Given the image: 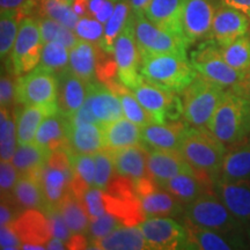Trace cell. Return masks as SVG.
Instances as JSON below:
<instances>
[{"mask_svg":"<svg viewBox=\"0 0 250 250\" xmlns=\"http://www.w3.org/2000/svg\"><path fill=\"white\" fill-rule=\"evenodd\" d=\"M139 52V72L144 80L167 92L183 93L198 76L187 55Z\"/></svg>","mask_w":250,"mask_h":250,"instance_id":"cell-1","label":"cell"},{"mask_svg":"<svg viewBox=\"0 0 250 250\" xmlns=\"http://www.w3.org/2000/svg\"><path fill=\"white\" fill-rule=\"evenodd\" d=\"M206 129L226 146H233L250 136V99L227 89Z\"/></svg>","mask_w":250,"mask_h":250,"instance_id":"cell-2","label":"cell"},{"mask_svg":"<svg viewBox=\"0 0 250 250\" xmlns=\"http://www.w3.org/2000/svg\"><path fill=\"white\" fill-rule=\"evenodd\" d=\"M227 146L206 127L190 126L182 140L180 153L188 164L203 176L215 182L227 153Z\"/></svg>","mask_w":250,"mask_h":250,"instance_id":"cell-3","label":"cell"},{"mask_svg":"<svg viewBox=\"0 0 250 250\" xmlns=\"http://www.w3.org/2000/svg\"><path fill=\"white\" fill-rule=\"evenodd\" d=\"M226 88L201 74L183 90V118L190 126L206 127Z\"/></svg>","mask_w":250,"mask_h":250,"instance_id":"cell-4","label":"cell"},{"mask_svg":"<svg viewBox=\"0 0 250 250\" xmlns=\"http://www.w3.org/2000/svg\"><path fill=\"white\" fill-rule=\"evenodd\" d=\"M184 224L219 232L243 230L240 223L226 205L221 202L214 190L208 191L184 206Z\"/></svg>","mask_w":250,"mask_h":250,"instance_id":"cell-5","label":"cell"},{"mask_svg":"<svg viewBox=\"0 0 250 250\" xmlns=\"http://www.w3.org/2000/svg\"><path fill=\"white\" fill-rule=\"evenodd\" d=\"M190 62L201 76L226 89L237 90L246 73L236 71L225 62L220 46L213 40L203 43L191 54Z\"/></svg>","mask_w":250,"mask_h":250,"instance_id":"cell-6","label":"cell"},{"mask_svg":"<svg viewBox=\"0 0 250 250\" xmlns=\"http://www.w3.org/2000/svg\"><path fill=\"white\" fill-rule=\"evenodd\" d=\"M43 45L37 18L24 17L9 55L12 74L21 77L39 66Z\"/></svg>","mask_w":250,"mask_h":250,"instance_id":"cell-7","label":"cell"},{"mask_svg":"<svg viewBox=\"0 0 250 250\" xmlns=\"http://www.w3.org/2000/svg\"><path fill=\"white\" fill-rule=\"evenodd\" d=\"M132 15L139 51L148 54L187 55L188 44L182 37L158 27L149 21L144 13L132 12Z\"/></svg>","mask_w":250,"mask_h":250,"instance_id":"cell-8","label":"cell"},{"mask_svg":"<svg viewBox=\"0 0 250 250\" xmlns=\"http://www.w3.org/2000/svg\"><path fill=\"white\" fill-rule=\"evenodd\" d=\"M131 92L149 112L154 123L175 122L181 115L183 116V101L175 93L159 88L144 79Z\"/></svg>","mask_w":250,"mask_h":250,"instance_id":"cell-9","label":"cell"},{"mask_svg":"<svg viewBox=\"0 0 250 250\" xmlns=\"http://www.w3.org/2000/svg\"><path fill=\"white\" fill-rule=\"evenodd\" d=\"M114 56L121 83L129 89L139 85L144 78L139 72L140 52L134 33L132 12L127 23L115 41Z\"/></svg>","mask_w":250,"mask_h":250,"instance_id":"cell-10","label":"cell"},{"mask_svg":"<svg viewBox=\"0 0 250 250\" xmlns=\"http://www.w3.org/2000/svg\"><path fill=\"white\" fill-rule=\"evenodd\" d=\"M57 92V76L40 66L17 80V102L21 105L54 104Z\"/></svg>","mask_w":250,"mask_h":250,"instance_id":"cell-11","label":"cell"},{"mask_svg":"<svg viewBox=\"0 0 250 250\" xmlns=\"http://www.w3.org/2000/svg\"><path fill=\"white\" fill-rule=\"evenodd\" d=\"M140 208L146 218L149 217H180L184 213V205L175 197L162 189L151 177L134 182Z\"/></svg>","mask_w":250,"mask_h":250,"instance_id":"cell-12","label":"cell"},{"mask_svg":"<svg viewBox=\"0 0 250 250\" xmlns=\"http://www.w3.org/2000/svg\"><path fill=\"white\" fill-rule=\"evenodd\" d=\"M148 249H184L187 242L186 227L169 217H149L139 225Z\"/></svg>","mask_w":250,"mask_h":250,"instance_id":"cell-13","label":"cell"},{"mask_svg":"<svg viewBox=\"0 0 250 250\" xmlns=\"http://www.w3.org/2000/svg\"><path fill=\"white\" fill-rule=\"evenodd\" d=\"M214 14L215 9L211 0H186L182 30L188 45L211 36Z\"/></svg>","mask_w":250,"mask_h":250,"instance_id":"cell-14","label":"cell"},{"mask_svg":"<svg viewBox=\"0 0 250 250\" xmlns=\"http://www.w3.org/2000/svg\"><path fill=\"white\" fill-rule=\"evenodd\" d=\"M187 230V242L184 249L199 250H230L247 247L242 230L219 232L184 224Z\"/></svg>","mask_w":250,"mask_h":250,"instance_id":"cell-15","label":"cell"},{"mask_svg":"<svg viewBox=\"0 0 250 250\" xmlns=\"http://www.w3.org/2000/svg\"><path fill=\"white\" fill-rule=\"evenodd\" d=\"M213 190L243 227L250 226V181L218 179Z\"/></svg>","mask_w":250,"mask_h":250,"instance_id":"cell-16","label":"cell"},{"mask_svg":"<svg viewBox=\"0 0 250 250\" xmlns=\"http://www.w3.org/2000/svg\"><path fill=\"white\" fill-rule=\"evenodd\" d=\"M249 19L248 15L239 9L227 5L221 6L215 11L210 37L219 46L229 44L248 34Z\"/></svg>","mask_w":250,"mask_h":250,"instance_id":"cell-17","label":"cell"},{"mask_svg":"<svg viewBox=\"0 0 250 250\" xmlns=\"http://www.w3.org/2000/svg\"><path fill=\"white\" fill-rule=\"evenodd\" d=\"M196 171L181 154L180 151L148 148L147 174L159 187L176 176V175Z\"/></svg>","mask_w":250,"mask_h":250,"instance_id":"cell-18","label":"cell"},{"mask_svg":"<svg viewBox=\"0 0 250 250\" xmlns=\"http://www.w3.org/2000/svg\"><path fill=\"white\" fill-rule=\"evenodd\" d=\"M57 81V104L59 112L64 116L71 117L86 101L92 83H87L76 76L70 68L58 73Z\"/></svg>","mask_w":250,"mask_h":250,"instance_id":"cell-19","label":"cell"},{"mask_svg":"<svg viewBox=\"0 0 250 250\" xmlns=\"http://www.w3.org/2000/svg\"><path fill=\"white\" fill-rule=\"evenodd\" d=\"M110 151V149H109ZM111 152L114 161L115 173L117 176H123L133 182L145 179L147 174L148 148L145 145L127 146V147L114 149Z\"/></svg>","mask_w":250,"mask_h":250,"instance_id":"cell-20","label":"cell"},{"mask_svg":"<svg viewBox=\"0 0 250 250\" xmlns=\"http://www.w3.org/2000/svg\"><path fill=\"white\" fill-rule=\"evenodd\" d=\"M22 245L36 243L46 245L51 239V225L44 212L37 208L24 210L12 224Z\"/></svg>","mask_w":250,"mask_h":250,"instance_id":"cell-21","label":"cell"},{"mask_svg":"<svg viewBox=\"0 0 250 250\" xmlns=\"http://www.w3.org/2000/svg\"><path fill=\"white\" fill-rule=\"evenodd\" d=\"M188 129L189 126L181 122L152 123L142 127V142L147 148L180 151Z\"/></svg>","mask_w":250,"mask_h":250,"instance_id":"cell-22","label":"cell"},{"mask_svg":"<svg viewBox=\"0 0 250 250\" xmlns=\"http://www.w3.org/2000/svg\"><path fill=\"white\" fill-rule=\"evenodd\" d=\"M184 4L186 0H151L143 13L158 27L184 39L182 30Z\"/></svg>","mask_w":250,"mask_h":250,"instance_id":"cell-23","label":"cell"},{"mask_svg":"<svg viewBox=\"0 0 250 250\" xmlns=\"http://www.w3.org/2000/svg\"><path fill=\"white\" fill-rule=\"evenodd\" d=\"M103 52L104 50L96 43L79 39L77 44L70 49L68 68L87 83H94L98 77V68Z\"/></svg>","mask_w":250,"mask_h":250,"instance_id":"cell-24","label":"cell"},{"mask_svg":"<svg viewBox=\"0 0 250 250\" xmlns=\"http://www.w3.org/2000/svg\"><path fill=\"white\" fill-rule=\"evenodd\" d=\"M214 182L197 171H188L176 175L161 188L171 193L177 201L186 206L202 196L213 190Z\"/></svg>","mask_w":250,"mask_h":250,"instance_id":"cell-25","label":"cell"},{"mask_svg":"<svg viewBox=\"0 0 250 250\" xmlns=\"http://www.w3.org/2000/svg\"><path fill=\"white\" fill-rule=\"evenodd\" d=\"M87 101L96 121L101 125L111 123L124 117L120 98L108 86L98 85L96 83H90Z\"/></svg>","mask_w":250,"mask_h":250,"instance_id":"cell-26","label":"cell"},{"mask_svg":"<svg viewBox=\"0 0 250 250\" xmlns=\"http://www.w3.org/2000/svg\"><path fill=\"white\" fill-rule=\"evenodd\" d=\"M104 148V137H103L101 124H70L67 149L71 153L73 154H95L96 152Z\"/></svg>","mask_w":250,"mask_h":250,"instance_id":"cell-27","label":"cell"},{"mask_svg":"<svg viewBox=\"0 0 250 250\" xmlns=\"http://www.w3.org/2000/svg\"><path fill=\"white\" fill-rule=\"evenodd\" d=\"M35 174L42 186L46 208H57L62 199L71 191L73 170H62L45 165L42 170Z\"/></svg>","mask_w":250,"mask_h":250,"instance_id":"cell-28","label":"cell"},{"mask_svg":"<svg viewBox=\"0 0 250 250\" xmlns=\"http://www.w3.org/2000/svg\"><path fill=\"white\" fill-rule=\"evenodd\" d=\"M70 121L61 112L45 117L37 130L34 143L52 152L58 148H67Z\"/></svg>","mask_w":250,"mask_h":250,"instance_id":"cell-29","label":"cell"},{"mask_svg":"<svg viewBox=\"0 0 250 250\" xmlns=\"http://www.w3.org/2000/svg\"><path fill=\"white\" fill-rule=\"evenodd\" d=\"M89 249L143 250L148 249L139 226H120L102 239L89 241Z\"/></svg>","mask_w":250,"mask_h":250,"instance_id":"cell-30","label":"cell"},{"mask_svg":"<svg viewBox=\"0 0 250 250\" xmlns=\"http://www.w3.org/2000/svg\"><path fill=\"white\" fill-rule=\"evenodd\" d=\"M58 104L23 105L15 112L17 116V133L19 144H31L35 140L37 130L45 117L57 114Z\"/></svg>","mask_w":250,"mask_h":250,"instance_id":"cell-31","label":"cell"},{"mask_svg":"<svg viewBox=\"0 0 250 250\" xmlns=\"http://www.w3.org/2000/svg\"><path fill=\"white\" fill-rule=\"evenodd\" d=\"M219 179L250 181V136L230 146L225 156Z\"/></svg>","mask_w":250,"mask_h":250,"instance_id":"cell-32","label":"cell"},{"mask_svg":"<svg viewBox=\"0 0 250 250\" xmlns=\"http://www.w3.org/2000/svg\"><path fill=\"white\" fill-rule=\"evenodd\" d=\"M102 129L105 149L114 151L138 145L142 142V127L126 117L102 125Z\"/></svg>","mask_w":250,"mask_h":250,"instance_id":"cell-33","label":"cell"},{"mask_svg":"<svg viewBox=\"0 0 250 250\" xmlns=\"http://www.w3.org/2000/svg\"><path fill=\"white\" fill-rule=\"evenodd\" d=\"M12 197L22 211L30 208L44 211L46 208L42 186L36 174H21L12 191Z\"/></svg>","mask_w":250,"mask_h":250,"instance_id":"cell-34","label":"cell"},{"mask_svg":"<svg viewBox=\"0 0 250 250\" xmlns=\"http://www.w3.org/2000/svg\"><path fill=\"white\" fill-rule=\"evenodd\" d=\"M72 234H87L90 225V218L83 205V199L72 192L67 193L57 206Z\"/></svg>","mask_w":250,"mask_h":250,"instance_id":"cell-35","label":"cell"},{"mask_svg":"<svg viewBox=\"0 0 250 250\" xmlns=\"http://www.w3.org/2000/svg\"><path fill=\"white\" fill-rule=\"evenodd\" d=\"M50 153L35 143L19 144L11 161L20 174H35L46 165Z\"/></svg>","mask_w":250,"mask_h":250,"instance_id":"cell-36","label":"cell"},{"mask_svg":"<svg viewBox=\"0 0 250 250\" xmlns=\"http://www.w3.org/2000/svg\"><path fill=\"white\" fill-rule=\"evenodd\" d=\"M71 153V152H70ZM72 176L71 190L78 198H83L89 188L94 187L95 180V159L94 154H73L71 153Z\"/></svg>","mask_w":250,"mask_h":250,"instance_id":"cell-37","label":"cell"},{"mask_svg":"<svg viewBox=\"0 0 250 250\" xmlns=\"http://www.w3.org/2000/svg\"><path fill=\"white\" fill-rule=\"evenodd\" d=\"M108 87L111 90H114V92L117 94L118 98H120L122 102V107H123L124 117H126L127 120H130L131 122H133V123L139 125L140 127L147 126V125L154 123L153 117L149 115V112L140 104L138 100L136 99V96L133 95V93L131 92V89L125 87L122 83H108Z\"/></svg>","mask_w":250,"mask_h":250,"instance_id":"cell-38","label":"cell"},{"mask_svg":"<svg viewBox=\"0 0 250 250\" xmlns=\"http://www.w3.org/2000/svg\"><path fill=\"white\" fill-rule=\"evenodd\" d=\"M35 13L39 17H46L58 21L65 27L74 30L80 17L74 12L72 2L62 0H36Z\"/></svg>","mask_w":250,"mask_h":250,"instance_id":"cell-39","label":"cell"},{"mask_svg":"<svg viewBox=\"0 0 250 250\" xmlns=\"http://www.w3.org/2000/svg\"><path fill=\"white\" fill-rule=\"evenodd\" d=\"M130 11L131 7L129 0H120L115 6L114 13L104 24V34H103L101 42L99 44L104 51L109 54L114 52L115 41L129 21L131 15Z\"/></svg>","mask_w":250,"mask_h":250,"instance_id":"cell-40","label":"cell"},{"mask_svg":"<svg viewBox=\"0 0 250 250\" xmlns=\"http://www.w3.org/2000/svg\"><path fill=\"white\" fill-rule=\"evenodd\" d=\"M17 116L11 109L1 107L0 110V156L1 161H11L17 151Z\"/></svg>","mask_w":250,"mask_h":250,"instance_id":"cell-41","label":"cell"},{"mask_svg":"<svg viewBox=\"0 0 250 250\" xmlns=\"http://www.w3.org/2000/svg\"><path fill=\"white\" fill-rule=\"evenodd\" d=\"M40 24L41 37H42L43 44L48 42H59L64 44L66 48L71 49L77 44L79 37L74 33V30L65 27L64 24L59 23L58 21L46 17L37 18Z\"/></svg>","mask_w":250,"mask_h":250,"instance_id":"cell-42","label":"cell"},{"mask_svg":"<svg viewBox=\"0 0 250 250\" xmlns=\"http://www.w3.org/2000/svg\"><path fill=\"white\" fill-rule=\"evenodd\" d=\"M220 52L225 62L236 71L246 73L250 68V36H245L220 46Z\"/></svg>","mask_w":250,"mask_h":250,"instance_id":"cell-43","label":"cell"},{"mask_svg":"<svg viewBox=\"0 0 250 250\" xmlns=\"http://www.w3.org/2000/svg\"><path fill=\"white\" fill-rule=\"evenodd\" d=\"M24 15L20 12H1L0 15V56L1 59L11 55L15 40H17L19 27Z\"/></svg>","mask_w":250,"mask_h":250,"instance_id":"cell-44","label":"cell"},{"mask_svg":"<svg viewBox=\"0 0 250 250\" xmlns=\"http://www.w3.org/2000/svg\"><path fill=\"white\" fill-rule=\"evenodd\" d=\"M70 62V49L59 42L44 43L41 55L39 66L46 71L52 72L57 76L68 68Z\"/></svg>","mask_w":250,"mask_h":250,"instance_id":"cell-45","label":"cell"},{"mask_svg":"<svg viewBox=\"0 0 250 250\" xmlns=\"http://www.w3.org/2000/svg\"><path fill=\"white\" fill-rule=\"evenodd\" d=\"M95 159V180L94 187L107 191L111 181L114 180V161L109 149H101L94 154Z\"/></svg>","mask_w":250,"mask_h":250,"instance_id":"cell-46","label":"cell"},{"mask_svg":"<svg viewBox=\"0 0 250 250\" xmlns=\"http://www.w3.org/2000/svg\"><path fill=\"white\" fill-rule=\"evenodd\" d=\"M74 33L81 40L100 44L103 34H104V27L98 19L86 15V17H81L79 19L76 28H74Z\"/></svg>","mask_w":250,"mask_h":250,"instance_id":"cell-47","label":"cell"},{"mask_svg":"<svg viewBox=\"0 0 250 250\" xmlns=\"http://www.w3.org/2000/svg\"><path fill=\"white\" fill-rule=\"evenodd\" d=\"M121 223L122 221L116 215L109 213V212L102 214L101 217L93 219V220H90L88 233H87L89 236V241L102 239V237L109 235L116 228L120 227Z\"/></svg>","mask_w":250,"mask_h":250,"instance_id":"cell-48","label":"cell"},{"mask_svg":"<svg viewBox=\"0 0 250 250\" xmlns=\"http://www.w3.org/2000/svg\"><path fill=\"white\" fill-rule=\"evenodd\" d=\"M83 203L85 205L87 213L90 220L101 217L102 214L107 213L105 208V191L99 189L96 187L89 188L83 196Z\"/></svg>","mask_w":250,"mask_h":250,"instance_id":"cell-49","label":"cell"},{"mask_svg":"<svg viewBox=\"0 0 250 250\" xmlns=\"http://www.w3.org/2000/svg\"><path fill=\"white\" fill-rule=\"evenodd\" d=\"M20 173L12 161H1L0 164V190L1 196H11Z\"/></svg>","mask_w":250,"mask_h":250,"instance_id":"cell-50","label":"cell"},{"mask_svg":"<svg viewBox=\"0 0 250 250\" xmlns=\"http://www.w3.org/2000/svg\"><path fill=\"white\" fill-rule=\"evenodd\" d=\"M43 212L48 215V218L50 220L52 236L58 237V239H61V240H62V241H65L67 243V241L71 239L73 234H72L70 228L67 227V225H66V223H65L64 218H62L61 212L58 211V208H46Z\"/></svg>","mask_w":250,"mask_h":250,"instance_id":"cell-51","label":"cell"},{"mask_svg":"<svg viewBox=\"0 0 250 250\" xmlns=\"http://www.w3.org/2000/svg\"><path fill=\"white\" fill-rule=\"evenodd\" d=\"M22 212L23 211L14 202L12 195L1 196V204H0V226H9V225H12Z\"/></svg>","mask_w":250,"mask_h":250,"instance_id":"cell-52","label":"cell"},{"mask_svg":"<svg viewBox=\"0 0 250 250\" xmlns=\"http://www.w3.org/2000/svg\"><path fill=\"white\" fill-rule=\"evenodd\" d=\"M17 101V81L9 76H1L0 80V103L1 107L11 109Z\"/></svg>","mask_w":250,"mask_h":250,"instance_id":"cell-53","label":"cell"},{"mask_svg":"<svg viewBox=\"0 0 250 250\" xmlns=\"http://www.w3.org/2000/svg\"><path fill=\"white\" fill-rule=\"evenodd\" d=\"M21 247H22V242L12 225L1 226L0 228V248L1 250H17L21 249Z\"/></svg>","mask_w":250,"mask_h":250,"instance_id":"cell-54","label":"cell"},{"mask_svg":"<svg viewBox=\"0 0 250 250\" xmlns=\"http://www.w3.org/2000/svg\"><path fill=\"white\" fill-rule=\"evenodd\" d=\"M36 0H0L1 12L15 11L22 13L24 17L35 11Z\"/></svg>","mask_w":250,"mask_h":250,"instance_id":"cell-55","label":"cell"},{"mask_svg":"<svg viewBox=\"0 0 250 250\" xmlns=\"http://www.w3.org/2000/svg\"><path fill=\"white\" fill-rule=\"evenodd\" d=\"M68 121H70L71 125H81V124H88V123H98L100 124L98 121H96L95 116L93 115L92 110H90L89 103L88 101L83 102V104L78 109V110L72 115L71 117H67Z\"/></svg>","mask_w":250,"mask_h":250,"instance_id":"cell-56","label":"cell"},{"mask_svg":"<svg viewBox=\"0 0 250 250\" xmlns=\"http://www.w3.org/2000/svg\"><path fill=\"white\" fill-rule=\"evenodd\" d=\"M86 234H73L68 240L66 246L67 249H87L89 247L88 239L85 236Z\"/></svg>","mask_w":250,"mask_h":250,"instance_id":"cell-57","label":"cell"},{"mask_svg":"<svg viewBox=\"0 0 250 250\" xmlns=\"http://www.w3.org/2000/svg\"><path fill=\"white\" fill-rule=\"evenodd\" d=\"M224 5L239 9L250 18V0H223Z\"/></svg>","mask_w":250,"mask_h":250,"instance_id":"cell-58","label":"cell"},{"mask_svg":"<svg viewBox=\"0 0 250 250\" xmlns=\"http://www.w3.org/2000/svg\"><path fill=\"white\" fill-rule=\"evenodd\" d=\"M235 92L242 94L246 98L250 99V68L246 72L245 79H243L241 86H240V88L235 90Z\"/></svg>","mask_w":250,"mask_h":250,"instance_id":"cell-59","label":"cell"},{"mask_svg":"<svg viewBox=\"0 0 250 250\" xmlns=\"http://www.w3.org/2000/svg\"><path fill=\"white\" fill-rule=\"evenodd\" d=\"M151 0H129L131 11L133 13H143Z\"/></svg>","mask_w":250,"mask_h":250,"instance_id":"cell-60","label":"cell"},{"mask_svg":"<svg viewBox=\"0 0 250 250\" xmlns=\"http://www.w3.org/2000/svg\"><path fill=\"white\" fill-rule=\"evenodd\" d=\"M46 249H61V250H64V249H67V246H66V242L62 241V240L58 239V237H54L52 236L51 239L49 240L48 242H46Z\"/></svg>","mask_w":250,"mask_h":250,"instance_id":"cell-61","label":"cell"},{"mask_svg":"<svg viewBox=\"0 0 250 250\" xmlns=\"http://www.w3.org/2000/svg\"><path fill=\"white\" fill-rule=\"evenodd\" d=\"M245 235H246L247 245L250 246V226L245 227Z\"/></svg>","mask_w":250,"mask_h":250,"instance_id":"cell-62","label":"cell"},{"mask_svg":"<svg viewBox=\"0 0 250 250\" xmlns=\"http://www.w3.org/2000/svg\"><path fill=\"white\" fill-rule=\"evenodd\" d=\"M62 1H67V2H73L74 0H62Z\"/></svg>","mask_w":250,"mask_h":250,"instance_id":"cell-63","label":"cell"}]
</instances>
